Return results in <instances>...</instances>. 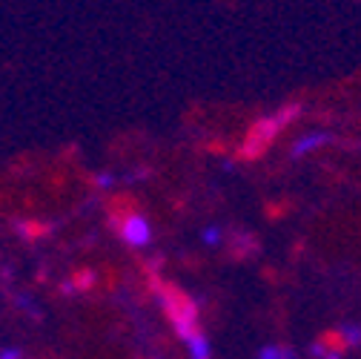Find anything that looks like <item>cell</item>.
Instances as JSON below:
<instances>
[{"instance_id":"obj_1","label":"cell","mask_w":361,"mask_h":359,"mask_svg":"<svg viewBox=\"0 0 361 359\" xmlns=\"http://www.w3.org/2000/svg\"><path fill=\"white\" fill-rule=\"evenodd\" d=\"M295 112H298V107L293 104V107L279 110L276 115H267V118L255 121V126H252V132H250V139H247L244 153H247V155H261V153L267 150V144H273V139H276L279 132L295 118Z\"/></svg>"},{"instance_id":"obj_2","label":"cell","mask_w":361,"mask_h":359,"mask_svg":"<svg viewBox=\"0 0 361 359\" xmlns=\"http://www.w3.org/2000/svg\"><path fill=\"white\" fill-rule=\"evenodd\" d=\"M121 236L126 239V245L132 247H147L152 242V230H149V224L144 216L138 213H129L123 221H121Z\"/></svg>"},{"instance_id":"obj_3","label":"cell","mask_w":361,"mask_h":359,"mask_svg":"<svg viewBox=\"0 0 361 359\" xmlns=\"http://www.w3.org/2000/svg\"><path fill=\"white\" fill-rule=\"evenodd\" d=\"M330 139H333L330 132H307V136H301V139L293 141L290 155H293V158H301V155H307V153H312V150H319L322 144H327Z\"/></svg>"}]
</instances>
